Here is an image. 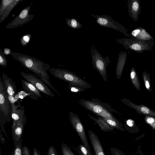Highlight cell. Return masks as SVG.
Returning a JSON list of instances; mask_svg holds the SVG:
<instances>
[{
	"instance_id": "1",
	"label": "cell",
	"mask_w": 155,
	"mask_h": 155,
	"mask_svg": "<svg viewBox=\"0 0 155 155\" xmlns=\"http://www.w3.org/2000/svg\"><path fill=\"white\" fill-rule=\"evenodd\" d=\"M10 54L14 59L19 62L24 67L34 73L48 86L60 96L59 92L50 81L49 77L47 71L51 67L48 64L29 55L22 53L11 51Z\"/></svg>"
},
{
	"instance_id": "2",
	"label": "cell",
	"mask_w": 155,
	"mask_h": 155,
	"mask_svg": "<svg viewBox=\"0 0 155 155\" xmlns=\"http://www.w3.org/2000/svg\"><path fill=\"white\" fill-rule=\"evenodd\" d=\"M78 102L87 110L98 116L104 118L117 120L113 115L114 110L106 103L97 99L92 98L91 100L82 99Z\"/></svg>"
},
{
	"instance_id": "3",
	"label": "cell",
	"mask_w": 155,
	"mask_h": 155,
	"mask_svg": "<svg viewBox=\"0 0 155 155\" xmlns=\"http://www.w3.org/2000/svg\"><path fill=\"white\" fill-rule=\"evenodd\" d=\"M54 77L68 82L72 85H79L84 88H90L91 86L79 77L68 70L52 68L49 70Z\"/></svg>"
},
{
	"instance_id": "4",
	"label": "cell",
	"mask_w": 155,
	"mask_h": 155,
	"mask_svg": "<svg viewBox=\"0 0 155 155\" xmlns=\"http://www.w3.org/2000/svg\"><path fill=\"white\" fill-rule=\"evenodd\" d=\"M91 54L94 69L96 70L104 80L107 82L106 68L108 64L111 62L109 57L106 56L105 58H103L93 45L91 47Z\"/></svg>"
},
{
	"instance_id": "5",
	"label": "cell",
	"mask_w": 155,
	"mask_h": 155,
	"mask_svg": "<svg viewBox=\"0 0 155 155\" xmlns=\"http://www.w3.org/2000/svg\"><path fill=\"white\" fill-rule=\"evenodd\" d=\"M12 106L9 100L0 77V124L5 120H10L12 118Z\"/></svg>"
},
{
	"instance_id": "6",
	"label": "cell",
	"mask_w": 155,
	"mask_h": 155,
	"mask_svg": "<svg viewBox=\"0 0 155 155\" xmlns=\"http://www.w3.org/2000/svg\"><path fill=\"white\" fill-rule=\"evenodd\" d=\"M91 15L96 18V22L100 26L111 28L122 32L126 36L127 35L126 29L109 16L107 15H99L91 14Z\"/></svg>"
},
{
	"instance_id": "7",
	"label": "cell",
	"mask_w": 155,
	"mask_h": 155,
	"mask_svg": "<svg viewBox=\"0 0 155 155\" xmlns=\"http://www.w3.org/2000/svg\"><path fill=\"white\" fill-rule=\"evenodd\" d=\"M69 120L71 124L80 137L82 144L91 152L87 138L84 126L77 114L72 112L69 113Z\"/></svg>"
},
{
	"instance_id": "8",
	"label": "cell",
	"mask_w": 155,
	"mask_h": 155,
	"mask_svg": "<svg viewBox=\"0 0 155 155\" xmlns=\"http://www.w3.org/2000/svg\"><path fill=\"white\" fill-rule=\"evenodd\" d=\"M31 6L30 5L23 9L18 15L5 26V28L12 29L30 21L34 17V15L29 14Z\"/></svg>"
},
{
	"instance_id": "9",
	"label": "cell",
	"mask_w": 155,
	"mask_h": 155,
	"mask_svg": "<svg viewBox=\"0 0 155 155\" xmlns=\"http://www.w3.org/2000/svg\"><path fill=\"white\" fill-rule=\"evenodd\" d=\"M20 73L26 81L33 85L43 93L51 97H53L54 96L47 85L35 75L23 71H21Z\"/></svg>"
},
{
	"instance_id": "10",
	"label": "cell",
	"mask_w": 155,
	"mask_h": 155,
	"mask_svg": "<svg viewBox=\"0 0 155 155\" xmlns=\"http://www.w3.org/2000/svg\"><path fill=\"white\" fill-rule=\"evenodd\" d=\"M2 84L11 104H15L17 100L15 98L16 85L15 81L5 74H2Z\"/></svg>"
},
{
	"instance_id": "11",
	"label": "cell",
	"mask_w": 155,
	"mask_h": 155,
	"mask_svg": "<svg viewBox=\"0 0 155 155\" xmlns=\"http://www.w3.org/2000/svg\"><path fill=\"white\" fill-rule=\"evenodd\" d=\"M27 120L25 114L23 117L17 122L13 123L12 126V137L14 142L20 140Z\"/></svg>"
},
{
	"instance_id": "12",
	"label": "cell",
	"mask_w": 155,
	"mask_h": 155,
	"mask_svg": "<svg viewBox=\"0 0 155 155\" xmlns=\"http://www.w3.org/2000/svg\"><path fill=\"white\" fill-rule=\"evenodd\" d=\"M121 101L129 107L136 110L139 113L155 118V112L145 106L142 105H136L130 100L126 98L121 99Z\"/></svg>"
},
{
	"instance_id": "13",
	"label": "cell",
	"mask_w": 155,
	"mask_h": 155,
	"mask_svg": "<svg viewBox=\"0 0 155 155\" xmlns=\"http://www.w3.org/2000/svg\"><path fill=\"white\" fill-rule=\"evenodd\" d=\"M88 132L95 155H105L103 147L97 134L91 130H89Z\"/></svg>"
},
{
	"instance_id": "14",
	"label": "cell",
	"mask_w": 155,
	"mask_h": 155,
	"mask_svg": "<svg viewBox=\"0 0 155 155\" xmlns=\"http://www.w3.org/2000/svg\"><path fill=\"white\" fill-rule=\"evenodd\" d=\"M22 88L25 92L31 96V98L38 100V97H42L40 91L33 85L28 81L21 80Z\"/></svg>"
},
{
	"instance_id": "15",
	"label": "cell",
	"mask_w": 155,
	"mask_h": 155,
	"mask_svg": "<svg viewBox=\"0 0 155 155\" xmlns=\"http://www.w3.org/2000/svg\"><path fill=\"white\" fill-rule=\"evenodd\" d=\"M127 56V53L121 51L118 54V57L116 68V74L117 78H120L125 63Z\"/></svg>"
},
{
	"instance_id": "16",
	"label": "cell",
	"mask_w": 155,
	"mask_h": 155,
	"mask_svg": "<svg viewBox=\"0 0 155 155\" xmlns=\"http://www.w3.org/2000/svg\"><path fill=\"white\" fill-rule=\"evenodd\" d=\"M12 118L13 120V123L16 122L19 120L25 114V110L23 106H21L19 108L20 104V102L18 104H12Z\"/></svg>"
},
{
	"instance_id": "17",
	"label": "cell",
	"mask_w": 155,
	"mask_h": 155,
	"mask_svg": "<svg viewBox=\"0 0 155 155\" xmlns=\"http://www.w3.org/2000/svg\"><path fill=\"white\" fill-rule=\"evenodd\" d=\"M128 6L130 15L134 19H137L140 12V5L137 0L128 1Z\"/></svg>"
},
{
	"instance_id": "18",
	"label": "cell",
	"mask_w": 155,
	"mask_h": 155,
	"mask_svg": "<svg viewBox=\"0 0 155 155\" xmlns=\"http://www.w3.org/2000/svg\"><path fill=\"white\" fill-rule=\"evenodd\" d=\"M87 114L91 119L99 126L102 130L104 132L113 131L114 129L108 124L103 118L99 116L95 118L89 114Z\"/></svg>"
},
{
	"instance_id": "19",
	"label": "cell",
	"mask_w": 155,
	"mask_h": 155,
	"mask_svg": "<svg viewBox=\"0 0 155 155\" xmlns=\"http://www.w3.org/2000/svg\"><path fill=\"white\" fill-rule=\"evenodd\" d=\"M131 34L137 39L141 40H146L153 38L145 29L142 28L134 29L132 31Z\"/></svg>"
},
{
	"instance_id": "20",
	"label": "cell",
	"mask_w": 155,
	"mask_h": 155,
	"mask_svg": "<svg viewBox=\"0 0 155 155\" xmlns=\"http://www.w3.org/2000/svg\"><path fill=\"white\" fill-rule=\"evenodd\" d=\"M23 0H14L8 6L2 15L0 17V23L3 22L8 17L11 11L17 5Z\"/></svg>"
},
{
	"instance_id": "21",
	"label": "cell",
	"mask_w": 155,
	"mask_h": 155,
	"mask_svg": "<svg viewBox=\"0 0 155 155\" xmlns=\"http://www.w3.org/2000/svg\"><path fill=\"white\" fill-rule=\"evenodd\" d=\"M22 140L21 138L19 141L14 142L15 147L11 155H24L22 144Z\"/></svg>"
},
{
	"instance_id": "22",
	"label": "cell",
	"mask_w": 155,
	"mask_h": 155,
	"mask_svg": "<svg viewBox=\"0 0 155 155\" xmlns=\"http://www.w3.org/2000/svg\"><path fill=\"white\" fill-rule=\"evenodd\" d=\"M130 77L132 82L135 88L138 90H140V84L138 77L134 68L131 69Z\"/></svg>"
},
{
	"instance_id": "23",
	"label": "cell",
	"mask_w": 155,
	"mask_h": 155,
	"mask_svg": "<svg viewBox=\"0 0 155 155\" xmlns=\"http://www.w3.org/2000/svg\"><path fill=\"white\" fill-rule=\"evenodd\" d=\"M66 21L68 26L73 29H78L82 27V25L75 18L70 19L67 18Z\"/></svg>"
},
{
	"instance_id": "24",
	"label": "cell",
	"mask_w": 155,
	"mask_h": 155,
	"mask_svg": "<svg viewBox=\"0 0 155 155\" xmlns=\"http://www.w3.org/2000/svg\"><path fill=\"white\" fill-rule=\"evenodd\" d=\"M103 118L108 124L113 127L114 129L124 131V129L122 127L123 125L118 120Z\"/></svg>"
},
{
	"instance_id": "25",
	"label": "cell",
	"mask_w": 155,
	"mask_h": 155,
	"mask_svg": "<svg viewBox=\"0 0 155 155\" xmlns=\"http://www.w3.org/2000/svg\"><path fill=\"white\" fill-rule=\"evenodd\" d=\"M14 0H1L0 7V17L3 14L8 6Z\"/></svg>"
},
{
	"instance_id": "26",
	"label": "cell",
	"mask_w": 155,
	"mask_h": 155,
	"mask_svg": "<svg viewBox=\"0 0 155 155\" xmlns=\"http://www.w3.org/2000/svg\"><path fill=\"white\" fill-rule=\"evenodd\" d=\"M61 148L63 155H75L71 151L70 147L64 143H62Z\"/></svg>"
},
{
	"instance_id": "27",
	"label": "cell",
	"mask_w": 155,
	"mask_h": 155,
	"mask_svg": "<svg viewBox=\"0 0 155 155\" xmlns=\"http://www.w3.org/2000/svg\"><path fill=\"white\" fill-rule=\"evenodd\" d=\"M78 150L80 155H92L91 152L82 144L78 146Z\"/></svg>"
},
{
	"instance_id": "28",
	"label": "cell",
	"mask_w": 155,
	"mask_h": 155,
	"mask_svg": "<svg viewBox=\"0 0 155 155\" xmlns=\"http://www.w3.org/2000/svg\"><path fill=\"white\" fill-rule=\"evenodd\" d=\"M31 35L30 34H26L22 36L21 38L20 42L23 46L26 45L29 43Z\"/></svg>"
},
{
	"instance_id": "29",
	"label": "cell",
	"mask_w": 155,
	"mask_h": 155,
	"mask_svg": "<svg viewBox=\"0 0 155 155\" xmlns=\"http://www.w3.org/2000/svg\"><path fill=\"white\" fill-rule=\"evenodd\" d=\"M68 88L71 91L76 92L83 91L84 90V89H85L81 86L72 85L71 84H69Z\"/></svg>"
},
{
	"instance_id": "30",
	"label": "cell",
	"mask_w": 155,
	"mask_h": 155,
	"mask_svg": "<svg viewBox=\"0 0 155 155\" xmlns=\"http://www.w3.org/2000/svg\"><path fill=\"white\" fill-rule=\"evenodd\" d=\"M0 64L4 67H6L7 65V61L5 54L1 49H0Z\"/></svg>"
},
{
	"instance_id": "31",
	"label": "cell",
	"mask_w": 155,
	"mask_h": 155,
	"mask_svg": "<svg viewBox=\"0 0 155 155\" xmlns=\"http://www.w3.org/2000/svg\"><path fill=\"white\" fill-rule=\"evenodd\" d=\"M147 123L150 124L154 129H155V118L153 117L146 115L145 118Z\"/></svg>"
},
{
	"instance_id": "32",
	"label": "cell",
	"mask_w": 155,
	"mask_h": 155,
	"mask_svg": "<svg viewBox=\"0 0 155 155\" xmlns=\"http://www.w3.org/2000/svg\"><path fill=\"white\" fill-rule=\"evenodd\" d=\"M143 77L146 87L148 90L150 91V78L146 74L144 73L143 74Z\"/></svg>"
},
{
	"instance_id": "33",
	"label": "cell",
	"mask_w": 155,
	"mask_h": 155,
	"mask_svg": "<svg viewBox=\"0 0 155 155\" xmlns=\"http://www.w3.org/2000/svg\"><path fill=\"white\" fill-rule=\"evenodd\" d=\"M110 151L112 155H125L121 151L116 148L111 147Z\"/></svg>"
},
{
	"instance_id": "34",
	"label": "cell",
	"mask_w": 155,
	"mask_h": 155,
	"mask_svg": "<svg viewBox=\"0 0 155 155\" xmlns=\"http://www.w3.org/2000/svg\"><path fill=\"white\" fill-rule=\"evenodd\" d=\"M47 155H58L56 149L53 146H51L49 148Z\"/></svg>"
},
{
	"instance_id": "35",
	"label": "cell",
	"mask_w": 155,
	"mask_h": 155,
	"mask_svg": "<svg viewBox=\"0 0 155 155\" xmlns=\"http://www.w3.org/2000/svg\"><path fill=\"white\" fill-rule=\"evenodd\" d=\"M23 149V153L24 155H31L30 151L27 147H24Z\"/></svg>"
},
{
	"instance_id": "36",
	"label": "cell",
	"mask_w": 155,
	"mask_h": 155,
	"mask_svg": "<svg viewBox=\"0 0 155 155\" xmlns=\"http://www.w3.org/2000/svg\"><path fill=\"white\" fill-rule=\"evenodd\" d=\"M127 124L130 127H133L134 124V120L131 119H129L127 120L126 122Z\"/></svg>"
},
{
	"instance_id": "37",
	"label": "cell",
	"mask_w": 155,
	"mask_h": 155,
	"mask_svg": "<svg viewBox=\"0 0 155 155\" xmlns=\"http://www.w3.org/2000/svg\"><path fill=\"white\" fill-rule=\"evenodd\" d=\"M34 155H41L39 151L35 147L33 148Z\"/></svg>"
},
{
	"instance_id": "38",
	"label": "cell",
	"mask_w": 155,
	"mask_h": 155,
	"mask_svg": "<svg viewBox=\"0 0 155 155\" xmlns=\"http://www.w3.org/2000/svg\"><path fill=\"white\" fill-rule=\"evenodd\" d=\"M4 53L5 54H10L11 51L8 48H5L4 49Z\"/></svg>"
},
{
	"instance_id": "39",
	"label": "cell",
	"mask_w": 155,
	"mask_h": 155,
	"mask_svg": "<svg viewBox=\"0 0 155 155\" xmlns=\"http://www.w3.org/2000/svg\"></svg>"
}]
</instances>
